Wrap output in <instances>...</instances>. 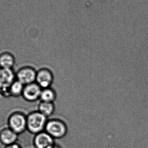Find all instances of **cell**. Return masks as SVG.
Segmentation results:
<instances>
[{
	"label": "cell",
	"instance_id": "cell-6",
	"mask_svg": "<svg viewBox=\"0 0 148 148\" xmlns=\"http://www.w3.org/2000/svg\"><path fill=\"white\" fill-rule=\"evenodd\" d=\"M42 88L36 83H33L24 85L22 97L28 102H33L40 99Z\"/></svg>",
	"mask_w": 148,
	"mask_h": 148
},
{
	"label": "cell",
	"instance_id": "cell-10",
	"mask_svg": "<svg viewBox=\"0 0 148 148\" xmlns=\"http://www.w3.org/2000/svg\"><path fill=\"white\" fill-rule=\"evenodd\" d=\"M15 64V58L12 53L4 51L0 53V68L13 69Z\"/></svg>",
	"mask_w": 148,
	"mask_h": 148
},
{
	"label": "cell",
	"instance_id": "cell-2",
	"mask_svg": "<svg viewBox=\"0 0 148 148\" xmlns=\"http://www.w3.org/2000/svg\"><path fill=\"white\" fill-rule=\"evenodd\" d=\"M53 138L61 139L66 135L68 127L65 122L59 119H51L48 120L45 130Z\"/></svg>",
	"mask_w": 148,
	"mask_h": 148
},
{
	"label": "cell",
	"instance_id": "cell-3",
	"mask_svg": "<svg viewBox=\"0 0 148 148\" xmlns=\"http://www.w3.org/2000/svg\"><path fill=\"white\" fill-rule=\"evenodd\" d=\"M8 127L18 135L27 130V115L23 112H12L8 119Z\"/></svg>",
	"mask_w": 148,
	"mask_h": 148
},
{
	"label": "cell",
	"instance_id": "cell-14",
	"mask_svg": "<svg viewBox=\"0 0 148 148\" xmlns=\"http://www.w3.org/2000/svg\"><path fill=\"white\" fill-rule=\"evenodd\" d=\"M4 148H22L20 144L16 143L14 144H11V145H8V146H5Z\"/></svg>",
	"mask_w": 148,
	"mask_h": 148
},
{
	"label": "cell",
	"instance_id": "cell-11",
	"mask_svg": "<svg viewBox=\"0 0 148 148\" xmlns=\"http://www.w3.org/2000/svg\"><path fill=\"white\" fill-rule=\"evenodd\" d=\"M24 85L16 79L10 86L8 88L9 97H18L22 96Z\"/></svg>",
	"mask_w": 148,
	"mask_h": 148
},
{
	"label": "cell",
	"instance_id": "cell-13",
	"mask_svg": "<svg viewBox=\"0 0 148 148\" xmlns=\"http://www.w3.org/2000/svg\"><path fill=\"white\" fill-rule=\"evenodd\" d=\"M56 93L50 88L42 89L40 99L41 101L53 103L56 99Z\"/></svg>",
	"mask_w": 148,
	"mask_h": 148
},
{
	"label": "cell",
	"instance_id": "cell-1",
	"mask_svg": "<svg viewBox=\"0 0 148 148\" xmlns=\"http://www.w3.org/2000/svg\"><path fill=\"white\" fill-rule=\"evenodd\" d=\"M48 118L39 111L30 112L27 115V130L36 135L45 131Z\"/></svg>",
	"mask_w": 148,
	"mask_h": 148
},
{
	"label": "cell",
	"instance_id": "cell-8",
	"mask_svg": "<svg viewBox=\"0 0 148 148\" xmlns=\"http://www.w3.org/2000/svg\"><path fill=\"white\" fill-rule=\"evenodd\" d=\"M53 81V75L49 69L42 68L37 71L36 82L42 89L50 88Z\"/></svg>",
	"mask_w": 148,
	"mask_h": 148
},
{
	"label": "cell",
	"instance_id": "cell-12",
	"mask_svg": "<svg viewBox=\"0 0 148 148\" xmlns=\"http://www.w3.org/2000/svg\"><path fill=\"white\" fill-rule=\"evenodd\" d=\"M54 110L53 103L41 101L38 105V111L47 118L53 114Z\"/></svg>",
	"mask_w": 148,
	"mask_h": 148
},
{
	"label": "cell",
	"instance_id": "cell-15",
	"mask_svg": "<svg viewBox=\"0 0 148 148\" xmlns=\"http://www.w3.org/2000/svg\"><path fill=\"white\" fill-rule=\"evenodd\" d=\"M52 148H62V147H61L60 145H58V144L56 143V144H55L54 146Z\"/></svg>",
	"mask_w": 148,
	"mask_h": 148
},
{
	"label": "cell",
	"instance_id": "cell-9",
	"mask_svg": "<svg viewBox=\"0 0 148 148\" xmlns=\"http://www.w3.org/2000/svg\"><path fill=\"white\" fill-rule=\"evenodd\" d=\"M18 137V134L8 127L3 128L0 130V143L4 146L16 143Z\"/></svg>",
	"mask_w": 148,
	"mask_h": 148
},
{
	"label": "cell",
	"instance_id": "cell-5",
	"mask_svg": "<svg viewBox=\"0 0 148 148\" xmlns=\"http://www.w3.org/2000/svg\"><path fill=\"white\" fill-rule=\"evenodd\" d=\"M37 71L32 67L25 66L21 68L16 72V80L23 85L35 82Z\"/></svg>",
	"mask_w": 148,
	"mask_h": 148
},
{
	"label": "cell",
	"instance_id": "cell-7",
	"mask_svg": "<svg viewBox=\"0 0 148 148\" xmlns=\"http://www.w3.org/2000/svg\"><path fill=\"white\" fill-rule=\"evenodd\" d=\"M56 143L55 140L45 131L35 135L33 139L34 148H52Z\"/></svg>",
	"mask_w": 148,
	"mask_h": 148
},
{
	"label": "cell",
	"instance_id": "cell-4",
	"mask_svg": "<svg viewBox=\"0 0 148 148\" xmlns=\"http://www.w3.org/2000/svg\"><path fill=\"white\" fill-rule=\"evenodd\" d=\"M16 79V72L14 69L0 68V95L2 96L9 97V88Z\"/></svg>",
	"mask_w": 148,
	"mask_h": 148
},
{
	"label": "cell",
	"instance_id": "cell-16",
	"mask_svg": "<svg viewBox=\"0 0 148 148\" xmlns=\"http://www.w3.org/2000/svg\"></svg>",
	"mask_w": 148,
	"mask_h": 148
}]
</instances>
